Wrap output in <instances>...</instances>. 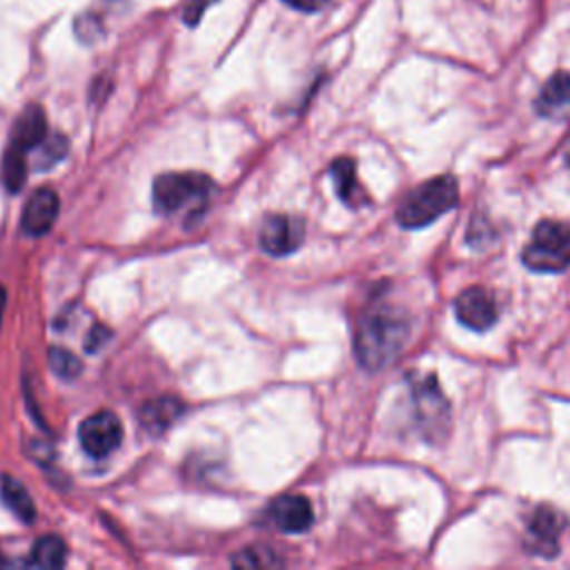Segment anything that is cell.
Returning <instances> with one entry per match:
<instances>
[{"instance_id": "1", "label": "cell", "mask_w": 570, "mask_h": 570, "mask_svg": "<svg viewBox=\"0 0 570 570\" xmlns=\"http://www.w3.org/2000/svg\"><path fill=\"white\" fill-rule=\"evenodd\" d=\"M410 336V316L392 305L370 307L354 334V352L363 367L381 370L403 350Z\"/></svg>"}, {"instance_id": "2", "label": "cell", "mask_w": 570, "mask_h": 570, "mask_svg": "<svg viewBox=\"0 0 570 570\" xmlns=\"http://www.w3.org/2000/svg\"><path fill=\"white\" fill-rule=\"evenodd\" d=\"M459 185L452 176H434L405 194L396 209V220L407 229L434 223L439 216L456 207Z\"/></svg>"}, {"instance_id": "3", "label": "cell", "mask_w": 570, "mask_h": 570, "mask_svg": "<svg viewBox=\"0 0 570 570\" xmlns=\"http://www.w3.org/2000/svg\"><path fill=\"white\" fill-rule=\"evenodd\" d=\"M414 403V423L423 441L441 443L450 430V403L432 372H412L407 376Z\"/></svg>"}, {"instance_id": "4", "label": "cell", "mask_w": 570, "mask_h": 570, "mask_svg": "<svg viewBox=\"0 0 570 570\" xmlns=\"http://www.w3.org/2000/svg\"><path fill=\"white\" fill-rule=\"evenodd\" d=\"M521 261L539 274L563 272L570 265V225L561 220L537 223Z\"/></svg>"}, {"instance_id": "5", "label": "cell", "mask_w": 570, "mask_h": 570, "mask_svg": "<svg viewBox=\"0 0 570 570\" xmlns=\"http://www.w3.org/2000/svg\"><path fill=\"white\" fill-rule=\"evenodd\" d=\"M209 178L196 171H171L160 174L154 180V207L160 214H174L183 207L205 203L209 196Z\"/></svg>"}, {"instance_id": "6", "label": "cell", "mask_w": 570, "mask_h": 570, "mask_svg": "<svg viewBox=\"0 0 570 570\" xmlns=\"http://www.w3.org/2000/svg\"><path fill=\"white\" fill-rule=\"evenodd\" d=\"M78 439L89 456L102 459L120 445L122 423L114 412H96L80 423Z\"/></svg>"}, {"instance_id": "7", "label": "cell", "mask_w": 570, "mask_h": 570, "mask_svg": "<svg viewBox=\"0 0 570 570\" xmlns=\"http://www.w3.org/2000/svg\"><path fill=\"white\" fill-rule=\"evenodd\" d=\"M305 238V225L301 218L287 214H272L263 220L258 243L272 256H287L301 247Z\"/></svg>"}, {"instance_id": "8", "label": "cell", "mask_w": 570, "mask_h": 570, "mask_svg": "<svg viewBox=\"0 0 570 570\" xmlns=\"http://www.w3.org/2000/svg\"><path fill=\"white\" fill-rule=\"evenodd\" d=\"M563 530V517L550 508L539 505L525 523V548L530 554L554 557L559 552V537Z\"/></svg>"}, {"instance_id": "9", "label": "cell", "mask_w": 570, "mask_h": 570, "mask_svg": "<svg viewBox=\"0 0 570 570\" xmlns=\"http://www.w3.org/2000/svg\"><path fill=\"white\" fill-rule=\"evenodd\" d=\"M456 318L472 332H485L497 323V303L485 287H468L454 301Z\"/></svg>"}, {"instance_id": "10", "label": "cell", "mask_w": 570, "mask_h": 570, "mask_svg": "<svg viewBox=\"0 0 570 570\" xmlns=\"http://www.w3.org/2000/svg\"><path fill=\"white\" fill-rule=\"evenodd\" d=\"M58 207H60V200L53 189L49 187L36 189L22 209V220H20L22 232L29 236L47 234L58 218Z\"/></svg>"}, {"instance_id": "11", "label": "cell", "mask_w": 570, "mask_h": 570, "mask_svg": "<svg viewBox=\"0 0 570 570\" xmlns=\"http://www.w3.org/2000/svg\"><path fill=\"white\" fill-rule=\"evenodd\" d=\"M272 519L285 532H294V534L305 532L314 521L312 503L301 494L281 497L272 505Z\"/></svg>"}, {"instance_id": "12", "label": "cell", "mask_w": 570, "mask_h": 570, "mask_svg": "<svg viewBox=\"0 0 570 570\" xmlns=\"http://www.w3.org/2000/svg\"><path fill=\"white\" fill-rule=\"evenodd\" d=\"M45 138H47L45 111L38 105H31L20 114V118L13 127V134H11L9 149L18 151V154H27L31 149H38V145Z\"/></svg>"}, {"instance_id": "13", "label": "cell", "mask_w": 570, "mask_h": 570, "mask_svg": "<svg viewBox=\"0 0 570 570\" xmlns=\"http://www.w3.org/2000/svg\"><path fill=\"white\" fill-rule=\"evenodd\" d=\"M534 109L546 118H559L570 111V71H557L546 80L534 100Z\"/></svg>"}, {"instance_id": "14", "label": "cell", "mask_w": 570, "mask_h": 570, "mask_svg": "<svg viewBox=\"0 0 570 570\" xmlns=\"http://www.w3.org/2000/svg\"><path fill=\"white\" fill-rule=\"evenodd\" d=\"M330 174L334 180V189L345 205L358 207V205L367 203V196L356 180V167H354L352 158H336L330 167Z\"/></svg>"}, {"instance_id": "15", "label": "cell", "mask_w": 570, "mask_h": 570, "mask_svg": "<svg viewBox=\"0 0 570 570\" xmlns=\"http://www.w3.org/2000/svg\"><path fill=\"white\" fill-rule=\"evenodd\" d=\"M183 412H185V405L178 399H167V396L154 399L140 407V423L145 430L158 434V432H165Z\"/></svg>"}, {"instance_id": "16", "label": "cell", "mask_w": 570, "mask_h": 570, "mask_svg": "<svg viewBox=\"0 0 570 570\" xmlns=\"http://www.w3.org/2000/svg\"><path fill=\"white\" fill-rule=\"evenodd\" d=\"M0 497L4 501V505L24 523H31L36 517V505L31 501V494L27 492V488L16 481L13 476H2L0 481Z\"/></svg>"}, {"instance_id": "17", "label": "cell", "mask_w": 570, "mask_h": 570, "mask_svg": "<svg viewBox=\"0 0 570 570\" xmlns=\"http://www.w3.org/2000/svg\"><path fill=\"white\" fill-rule=\"evenodd\" d=\"M67 561V546L60 537L47 534L31 548V563L38 568H60Z\"/></svg>"}, {"instance_id": "18", "label": "cell", "mask_w": 570, "mask_h": 570, "mask_svg": "<svg viewBox=\"0 0 570 570\" xmlns=\"http://www.w3.org/2000/svg\"><path fill=\"white\" fill-rule=\"evenodd\" d=\"M67 151V138L60 136V134H53V136H47L40 145H38V163H36V169H47L51 165H56L58 160H62Z\"/></svg>"}, {"instance_id": "19", "label": "cell", "mask_w": 570, "mask_h": 570, "mask_svg": "<svg viewBox=\"0 0 570 570\" xmlns=\"http://www.w3.org/2000/svg\"><path fill=\"white\" fill-rule=\"evenodd\" d=\"M49 365L51 370L62 379H76L82 372V363L76 354H71L65 347H51L49 350Z\"/></svg>"}, {"instance_id": "20", "label": "cell", "mask_w": 570, "mask_h": 570, "mask_svg": "<svg viewBox=\"0 0 570 570\" xmlns=\"http://www.w3.org/2000/svg\"><path fill=\"white\" fill-rule=\"evenodd\" d=\"M234 566H240V568H274L278 566V557L269 550V548H247L243 550L234 561Z\"/></svg>"}, {"instance_id": "21", "label": "cell", "mask_w": 570, "mask_h": 570, "mask_svg": "<svg viewBox=\"0 0 570 570\" xmlns=\"http://www.w3.org/2000/svg\"><path fill=\"white\" fill-rule=\"evenodd\" d=\"M76 36H78L82 42H87V45L96 42V40L102 36V24H100L98 16H94V13L80 16V18L76 20Z\"/></svg>"}, {"instance_id": "22", "label": "cell", "mask_w": 570, "mask_h": 570, "mask_svg": "<svg viewBox=\"0 0 570 570\" xmlns=\"http://www.w3.org/2000/svg\"><path fill=\"white\" fill-rule=\"evenodd\" d=\"M212 2H216V0H189V2L185 4L183 20H185L187 24H196V22H198V18L203 16V11H205Z\"/></svg>"}, {"instance_id": "23", "label": "cell", "mask_w": 570, "mask_h": 570, "mask_svg": "<svg viewBox=\"0 0 570 570\" xmlns=\"http://www.w3.org/2000/svg\"><path fill=\"white\" fill-rule=\"evenodd\" d=\"M107 338H109V330L102 325H94L87 336V350L96 352L98 347H102V343H107Z\"/></svg>"}, {"instance_id": "24", "label": "cell", "mask_w": 570, "mask_h": 570, "mask_svg": "<svg viewBox=\"0 0 570 570\" xmlns=\"http://www.w3.org/2000/svg\"><path fill=\"white\" fill-rule=\"evenodd\" d=\"M285 4L298 9V11H307V13H314V11H321L325 9L332 0H283Z\"/></svg>"}, {"instance_id": "25", "label": "cell", "mask_w": 570, "mask_h": 570, "mask_svg": "<svg viewBox=\"0 0 570 570\" xmlns=\"http://www.w3.org/2000/svg\"><path fill=\"white\" fill-rule=\"evenodd\" d=\"M2 312H4V289L0 287V318H2Z\"/></svg>"}, {"instance_id": "26", "label": "cell", "mask_w": 570, "mask_h": 570, "mask_svg": "<svg viewBox=\"0 0 570 570\" xmlns=\"http://www.w3.org/2000/svg\"><path fill=\"white\" fill-rule=\"evenodd\" d=\"M566 163H568V167H570V149H568V154H566Z\"/></svg>"}]
</instances>
